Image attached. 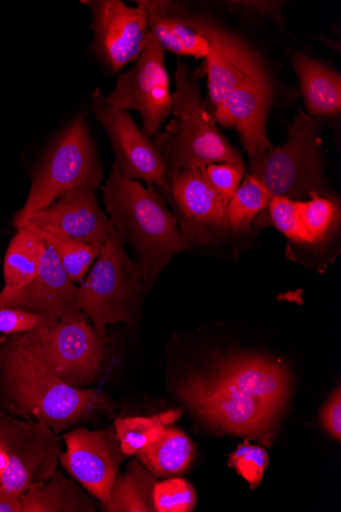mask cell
<instances>
[{"label":"cell","mask_w":341,"mask_h":512,"mask_svg":"<svg viewBox=\"0 0 341 512\" xmlns=\"http://www.w3.org/2000/svg\"><path fill=\"white\" fill-rule=\"evenodd\" d=\"M107 214L122 242L135 254L151 290L178 254L191 249L175 214L154 186L125 177L114 163L102 188Z\"/></svg>","instance_id":"cell-1"},{"label":"cell","mask_w":341,"mask_h":512,"mask_svg":"<svg viewBox=\"0 0 341 512\" xmlns=\"http://www.w3.org/2000/svg\"><path fill=\"white\" fill-rule=\"evenodd\" d=\"M0 389L19 414L34 417L56 433L107 403L100 392L60 380L13 337L0 344Z\"/></svg>","instance_id":"cell-2"},{"label":"cell","mask_w":341,"mask_h":512,"mask_svg":"<svg viewBox=\"0 0 341 512\" xmlns=\"http://www.w3.org/2000/svg\"><path fill=\"white\" fill-rule=\"evenodd\" d=\"M174 77L173 118L154 142L168 174L217 163L245 165L208 111L198 78L189 64L177 61Z\"/></svg>","instance_id":"cell-3"},{"label":"cell","mask_w":341,"mask_h":512,"mask_svg":"<svg viewBox=\"0 0 341 512\" xmlns=\"http://www.w3.org/2000/svg\"><path fill=\"white\" fill-rule=\"evenodd\" d=\"M326 121L300 109L287 127L286 141L250 160L249 170L272 198L306 202L328 193L323 165V132Z\"/></svg>","instance_id":"cell-4"},{"label":"cell","mask_w":341,"mask_h":512,"mask_svg":"<svg viewBox=\"0 0 341 512\" xmlns=\"http://www.w3.org/2000/svg\"><path fill=\"white\" fill-rule=\"evenodd\" d=\"M173 3L181 19L210 43L208 57L193 73L198 79L207 76L208 98L214 111L242 85L254 83L275 88L269 63L250 40L211 12L183 2Z\"/></svg>","instance_id":"cell-5"},{"label":"cell","mask_w":341,"mask_h":512,"mask_svg":"<svg viewBox=\"0 0 341 512\" xmlns=\"http://www.w3.org/2000/svg\"><path fill=\"white\" fill-rule=\"evenodd\" d=\"M104 170L91 137L86 115L73 119L55 139L32 175L24 207L15 215L14 226L23 228L36 213L50 207L79 186L100 189Z\"/></svg>","instance_id":"cell-6"},{"label":"cell","mask_w":341,"mask_h":512,"mask_svg":"<svg viewBox=\"0 0 341 512\" xmlns=\"http://www.w3.org/2000/svg\"><path fill=\"white\" fill-rule=\"evenodd\" d=\"M177 397L211 429L271 446L283 410L236 389L208 369L192 372L177 386Z\"/></svg>","instance_id":"cell-7"},{"label":"cell","mask_w":341,"mask_h":512,"mask_svg":"<svg viewBox=\"0 0 341 512\" xmlns=\"http://www.w3.org/2000/svg\"><path fill=\"white\" fill-rule=\"evenodd\" d=\"M146 285L139 264L129 257L118 232L104 245L78 290L77 310L106 337L110 324L124 322L133 327Z\"/></svg>","instance_id":"cell-8"},{"label":"cell","mask_w":341,"mask_h":512,"mask_svg":"<svg viewBox=\"0 0 341 512\" xmlns=\"http://www.w3.org/2000/svg\"><path fill=\"white\" fill-rule=\"evenodd\" d=\"M13 339L56 377L77 388L89 386L99 378L109 354L107 336L97 333L82 311Z\"/></svg>","instance_id":"cell-9"},{"label":"cell","mask_w":341,"mask_h":512,"mask_svg":"<svg viewBox=\"0 0 341 512\" xmlns=\"http://www.w3.org/2000/svg\"><path fill=\"white\" fill-rule=\"evenodd\" d=\"M107 101L114 108L137 112L150 138L159 134L172 115L173 92L165 51L153 36L134 65L120 75Z\"/></svg>","instance_id":"cell-10"},{"label":"cell","mask_w":341,"mask_h":512,"mask_svg":"<svg viewBox=\"0 0 341 512\" xmlns=\"http://www.w3.org/2000/svg\"><path fill=\"white\" fill-rule=\"evenodd\" d=\"M0 444L8 456L0 486L10 494L19 497L57 473L61 445L50 427L39 422L18 421L0 413Z\"/></svg>","instance_id":"cell-11"},{"label":"cell","mask_w":341,"mask_h":512,"mask_svg":"<svg viewBox=\"0 0 341 512\" xmlns=\"http://www.w3.org/2000/svg\"><path fill=\"white\" fill-rule=\"evenodd\" d=\"M81 4L91 15L90 51L100 68L114 75L135 62L152 36L143 9L120 0H82Z\"/></svg>","instance_id":"cell-12"},{"label":"cell","mask_w":341,"mask_h":512,"mask_svg":"<svg viewBox=\"0 0 341 512\" xmlns=\"http://www.w3.org/2000/svg\"><path fill=\"white\" fill-rule=\"evenodd\" d=\"M90 105L95 119L108 134L115 163L121 173L127 178L154 186L168 203V172L162 153L152 138L138 127L128 111L111 106L102 89H94Z\"/></svg>","instance_id":"cell-13"},{"label":"cell","mask_w":341,"mask_h":512,"mask_svg":"<svg viewBox=\"0 0 341 512\" xmlns=\"http://www.w3.org/2000/svg\"><path fill=\"white\" fill-rule=\"evenodd\" d=\"M203 169H183L168 174V203L191 248L221 245L232 237L228 204L212 188Z\"/></svg>","instance_id":"cell-14"},{"label":"cell","mask_w":341,"mask_h":512,"mask_svg":"<svg viewBox=\"0 0 341 512\" xmlns=\"http://www.w3.org/2000/svg\"><path fill=\"white\" fill-rule=\"evenodd\" d=\"M63 467L105 507L111 498L120 463L127 457L117 434L78 429L65 435Z\"/></svg>","instance_id":"cell-15"},{"label":"cell","mask_w":341,"mask_h":512,"mask_svg":"<svg viewBox=\"0 0 341 512\" xmlns=\"http://www.w3.org/2000/svg\"><path fill=\"white\" fill-rule=\"evenodd\" d=\"M24 227L35 232H58L101 249L117 232L97 201L95 191L88 186H79L50 207L36 213Z\"/></svg>","instance_id":"cell-16"},{"label":"cell","mask_w":341,"mask_h":512,"mask_svg":"<svg viewBox=\"0 0 341 512\" xmlns=\"http://www.w3.org/2000/svg\"><path fill=\"white\" fill-rule=\"evenodd\" d=\"M209 369L242 393L285 410L292 375L281 360L256 353L217 354Z\"/></svg>","instance_id":"cell-17"},{"label":"cell","mask_w":341,"mask_h":512,"mask_svg":"<svg viewBox=\"0 0 341 512\" xmlns=\"http://www.w3.org/2000/svg\"><path fill=\"white\" fill-rule=\"evenodd\" d=\"M78 290L56 252L45 244L41 268L34 281L17 293L0 296V307L32 311L55 321L78 311Z\"/></svg>","instance_id":"cell-18"},{"label":"cell","mask_w":341,"mask_h":512,"mask_svg":"<svg viewBox=\"0 0 341 512\" xmlns=\"http://www.w3.org/2000/svg\"><path fill=\"white\" fill-rule=\"evenodd\" d=\"M274 91L275 88L260 84H245L232 91L214 111L217 124L238 132L251 159L274 147L267 135Z\"/></svg>","instance_id":"cell-19"},{"label":"cell","mask_w":341,"mask_h":512,"mask_svg":"<svg viewBox=\"0 0 341 512\" xmlns=\"http://www.w3.org/2000/svg\"><path fill=\"white\" fill-rule=\"evenodd\" d=\"M148 18L152 36L165 52L179 57L206 60L210 43L178 15L172 0H137Z\"/></svg>","instance_id":"cell-20"},{"label":"cell","mask_w":341,"mask_h":512,"mask_svg":"<svg viewBox=\"0 0 341 512\" xmlns=\"http://www.w3.org/2000/svg\"><path fill=\"white\" fill-rule=\"evenodd\" d=\"M302 90L306 113L325 121L341 113V76L335 67L305 53L291 56Z\"/></svg>","instance_id":"cell-21"},{"label":"cell","mask_w":341,"mask_h":512,"mask_svg":"<svg viewBox=\"0 0 341 512\" xmlns=\"http://www.w3.org/2000/svg\"><path fill=\"white\" fill-rule=\"evenodd\" d=\"M62 473L33 486L19 498L21 512H93L92 495Z\"/></svg>","instance_id":"cell-22"},{"label":"cell","mask_w":341,"mask_h":512,"mask_svg":"<svg viewBox=\"0 0 341 512\" xmlns=\"http://www.w3.org/2000/svg\"><path fill=\"white\" fill-rule=\"evenodd\" d=\"M45 250V243L27 227L18 230L12 240L4 263L5 288L0 296L22 290L38 275Z\"/></svg>","instance_id":"cell-23"},{"label":"cell","mask_w":341,"mask_h":512,"mask_svg":"<svg viewBox=\"0 0 341 512\" xmlns=\"http://www.w3.org/2000/svg\"><path fill=\"white\" fill-rule=\"evenodd\" d=\"M136 455L155 477H172L189 467L194 446L184 433L168 427L157 442L142 448Z\"/></svg>","instance_id":"cell-24"},{"label":"cell","mask_w":341,"mask_h":512,"mask_svg":"<svg viewBox=\"0 0 341 512\" xmlns=\"http://www.w3.org/2000/svg\"><path fill=\"white\" fill-rule=\"evenodd\" d=\"M156 477L133 460L125 474L116 477L107 512H154Z\"/></svg>","instance_id":"cell-25"},{"label":"cell","mask_w":341,"mask_h":512,"mask_svg":"<svg viewBox=\"0 0 341 512\" xmlns=\"http://www.w3.org/2000/svg\"><path fill=\"white\" fill-rule=\"evenodd\" d=\"M271 200L265 186L251 173H246L227 206L232 236L252 234L253 222L267 210Z\"/></svg>","instance_id":"cell-26"},{"label":"cell","mask_w":341,"mask_h":512,"mask_svg":"<svg viewBox=\"0 0 341 512\" xmlns=\"http://www.w3.org/2000/svg\"><path fill=\"white\" fill-rule=\"evenodd\" d=\"M181 410H169L159 415L122 418L115 424L121 449L126 456L157 442L166 428L176 422Z\"/></svg>","instance_id":"cell-27"},{"label":"cell","mask_w":341,"mask_h":512,"mask_svg":"<svg viewBox=\"0 0 341 512\" xmlns=\"http://www.w3.org/2000/svg\"><path fill=\"white\" fill-rule=\"evenodd\" d=\"M33 231V230H32ZM35 232V231H34ZM45 244L52 247L74 284H81L92 264L99 257L101 248L73 240L53 231L35 232Z\"/></svg>","instance_id":"cell-28"},{"label":"cell","mask_w":341,"mask_h":512,"mask_svg":"<svg viewBox=\"0 0 341 512\" xmlns=\"http://www.w3.org/2000/svg\"><path fill=\"white\" fill-rule=\"evenodd\" d=\"M296 207L315 248L326 246L340 224V207L334 198L315 195L309 201L296 202Z\"/></svg>","instance_id":"cell-29"},{"label":"cell","mask_w":341,"mask_h":512,"mask_svg":"<svg viewBox=\"0 0 341 512\" xmlns=\"http://www.w3.org/2000/svg\"><path fill=\"white\" fill-rule=\"evenodd\" d=\"M264 224L273 225L286 239L300 247L315 248L298 213L296 202L282 197L272 198Z\"/></svg>","instance_id":"cell-30"},{"label":"cell","mask_w":341,"mask_h":512,"mask_svg":"<svg viewBox=\"0 0 341 512\" xmlns=\"http://www.w3.org/2000/svg\"><path fill=\"white\" fill-rule=\"evenodd\" d=\"M156 512H190L196 507L197 494L184 479H168L155 485Z\"/></svg>","instance_id":"cell-31"},{"label":"cell","mask_w":341,"mask_h":512,"mask_svg":"<svg viewBox=\"0 0 341 512\" xmlns=\"http://www.w3.org/2000/svg\"><path fill=\"white\" fill-rule=\"evenodd\" d=\"M228 464L245 479L252 489L260 486L269 464L267 451L249 440L240 444L229 456Z\"/></svg>","instance_id":"cell-32"},{"label":"cell","mask_w":341,"mask_h":512,"mask_svg":"<svg viewBox=\"0 0 341 512\" xmlns=\"http://www.w3.org/2000/svg\"><path fill=\"white\" fill-rule=\"evenodd\" d=\"M203 171L212 188L229 204L245 177L247 168L246 165L217 163L205 167Z\"/></svg>","instance_id":"cell-33"},{"label":"cell","mask_w":341,"mask_h":512,"mask_svg":"<svg viewBox=\"0 0 341 512\" xmlns=\"http://www.w3.org/2000/svg\"><path fill=\"white\" fill-rule=\"evenodd\" d=\"M47 317L24 309L0 307V333L21 335L51 322Z\"/></svg>","instance_id":"cell-34"},{"label":"cell","mask_w":341,"mask_h":512,"mask_svg":"<svg viewBox=\"0 0 341 512\" xmlns=\"http://www.w3.org/2000/svg\"><path fill=\"white\" fill-rule=\"evenodd\" d=\"M285 2H258V0H243V2H227L226 6L231 13H239L242 16L254 17L262 20H269L278 26L281 30H285V18L283 15V7Z\"/></svg>","instance_id":"cell-35"},{"label":"cell","mask_w":341,"mask_h":512,"mask_svg":"<svg viewBox=\"0 0 341 512\" xmlns=\"http://www.w3.org/2000/svg\"><path fill=\"white\" fill-rule=\"evenodd\" d=\"M323 428L335 440H341V391L337 388L329 397L321 411Z\"/></svg>","instance_id":"cell-36"},{"label":"cell","mask_w":341,"mask_h":512,"mask_svg":"<svg viewBox=\"0 0 341 512\" xmlns=\"http://www.w3.org/2000/svg\"><path fill=\"white\" fill-rule=\"evenodd\" d=\"M0 512H21L18 496L12 495L0 486Z\"/></svg>","instance_id":"cell-37"},{"label":"cell","mask_w":341,"mask_h":512,"mask_svg":"<svg viewBox=\"0 0 341 512\" xmlns=\"http://www.w3.org/2000/svg\"><path fill=\"white\" fill-rule=\"evenodd\" d=\"M8 465V456L2 444H0V480L7 469Z\"/></svg>","instance_id":"cell-38"}]
</instances>
